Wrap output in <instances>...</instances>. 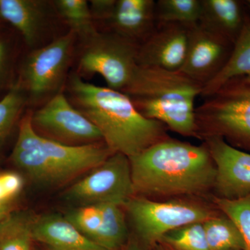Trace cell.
Returning a JSON list of instances; mask_svg holds the SVG:
<instances>
[{"instance_id":"obj_17","label":"cell","mask_w":250,"mask_h":250,"mask_svg":"<svg viewBox=\"0 0 250 250\" xmlns=\"http://www.w3.org/2000/svg\"><path fill=\"white\" fill-rule=\"evenodd\" d=\"M0 16L21 33L27 45L34 46L45 26V4L36 0H0Z\"/></svg>"},{"instance_id":"obj_5","label":"cell","mask_w":250,"mask_h":250,"mask_svg":"<svg viewBox=\"0 0 250 250\" xmlns=\"http://www.w3.org/2000/svg\"><path fill=\"white\" fill-rule=\"evenodd\" d=\"M205 98L195 108L199 139L220 137L250 153V85L234 79Z\"/></svg>"},{"instance_id":"obj_1","label":"cell","mask_w":250,"mask_h":250,"mask_svg":"<svg viewBox=\"0 0 250 250\" xmlns=\"http://www.w3.org/2000/svg\"><path fill=\"white\" fill-rule=\"evenodd\" d=\"M129 160L135 194L200 195L214 187L216 167L205 144L167 137Z\"/></svg>"},{"instance_id":"obj_33","label":"cell","mask_w":250,"mask_h":250,"mask_svg":"<svg viewBox=\"0 0 250 250\" xmlns=\"http://www.w3.org/2000/svg\"><path fill=\"white\" fill-rule=\"evenodd\" d=\"M156 248V250H172L170 249V248H167V246H166L165 245H156L155 246Z\"/></svg>"},{"instance_id":"obj_18","label":"cell","mask_w":250,"mask_h":250,"mask_svg":"<svg viewBox=\"0 0 250 250\" xmlns=\"http://www.w3.org/2000/svg\"><path fill=\"white\" fill-rule=\"evenodd\" d=\"M234 79H241L250 85V19L248 16L228 62L213 80L204 85L202 96H210Z\"/></svg>"},{"instance_id":"obj_23","label":"cell","mask_w":250,"mask_h":250,"mask_svg":"<svg viewBox=\"0 0 250 250\" xmlns=\"http://www.w3.org/2000/svg\"><path fill=\"white\" fill-rule=\"evenodd\" d=\"M54 6L61 17L70 26V30L83 41L98 31L93 23L90 6L85 0H57Z\"/></svg>"},{"instance_id":"obj_29","label":"cell","mask_w":250,"mask_h":250,"mask_svg":"<svg viewBox=\"0 0 250 250\" xmlns=\"http://www.w3.org/2000/svg\"><path fill=\"white\" fill-rule=\"evenodd\" d=\"M116 0H92L90 9L93 20L107 22L114 9Z\"/></svg>"},{"instance_id":"obj_30","label":"cell","mask_w":250,"mask_h":250,"mask_svg":"<svg viewBox=\"0 0 250 250\" xmlns=\"http://www.w3.org/2000/svg\"><path fill=\"white\" fill-rule=\"evenodd\" d=\"M8 46L6 42L0 39V80L2 78L5 71H6V65L8 61Z\"/></svg>"},{"instance_id":"obj_14","label":"cell","mask_w":250,"mask_h":250,"mask_svg":"<svg viewBox=\"0 0 250 250\" xmlns=\"http://www.w3.org/2000/svg\"><path fill=\"white\" fill-rule=\"evenodd\" d=\"M117 35L141 45L155 30L156 1L154 0H116L106 22Z\"/></svg>"},{"instance_id":"obj_26","label":"cell","mask_w":250,"mask_h":250,"mask_svg":"<svg viewBox=\"0 0 250 250\" xmlns=\"http://www.w3.org/2000/svg\"><path fill=\"white\" fill-rule=\"evenodd\" d=\"M219 210L236 224L245 243V250H250V194L235 200L213 197Z\"/></svg>"},{"instance_id":"obj_8","label":"cell","mask_w":250,"mask_h":250,"mask_svg":"<svg viewBox=\"0 0 250 250\" xmlns=\"http://www.w3.org/2000/svg\"><path fill=\"white\" fill-rule=\"evenodd\" d=\"M135 191L129 158L113 153L67 190L66 197L82 205L115 204L124 207Z\"/></svg>"},{"instance_id":"obj_2","label":"cell","mask_w":250,"mask_h":250,"mask_svg":"<svg viewBox=\"0 0 250 250\" xmlns=\"http://www.w3.org/2000/svg\"><path fill=\"white\" fill-rule=\"evenodd\" d=\"M68 92L70 103L95 125L112 152L133 157L168 137L165 125L143 116L123 92L91 84L77 74L69 79Z\"/></svg>"},{"instance_id":"obj_27","label":"cell","mask_w":250,"mask_h":250,"mask_svg":"<svg viewBox=\"0 0 250 250\" xmlns=\"http://www.w3.org/2000/svg\"><path fill=\"white\" fill-rule=\"evenodd\" d=\"M65 218L80 231L93 241L102 223L100 205H82L69 212Z\"/></svg>"},{"instance_id":"obj_4","label":"cell","mask_w":250,"mask_h":250,"mask_svg":"<svg viewBox=\"0 0 250 250\" xmlns=\"http://www.w3.org/2000/svg\"><path fill=\"white\" fill-rule=\"evenodd\" d=\"M106 144L67 146L38 134L31 113L21 121L11 161L37 184L58 186L87 173L113 154Z\"/></svg>"},{"instance_id":"obj_20","label":"cell","mask_w":250,"mask_h":250,"mask_svg":"<svg viewBox=\"0 0 250 250\" xmlns=\"http://www.w3.org/2000/svg\"><path fill=\"white\" fill-rule=\"evenodd\" d=\"M102 211V223L93 242L106 250H120L128 238V229L122 206L98 204Z\"/></svg>"},{"instance_id":"obj_25","label":"cell","mask_w":250,"mask_h":250,"mask_svg":"<svg viewBox=\"0 0 250 250\" xmlns=\"http://www.w3.org/2000/svg\"><path fill=\"white\" fill-rule=\"evenodd\" d=\"M160 243L172 250H210L203 223L189 224L166 233Z\"/></svg>"},{"instance_id":"obj_7","label":"cell","mask_w":250,"mask_h":250,"mask_svg":"<svg viewBox=\"0 0 250 250\" xmlns=\"http://www.w3.org/2000/svg\"><path fill=\"white\" fill-rule=\"evenodd\" d=\"M83 41L78 74L101 75L108 88L123 92L137 70L139 45L114 33L95 34Z\"/></svg>"},{"instance_id":"obj_6","label":"cell","mask_w":250,"mask_h":250,"mask_svg":"<svg viewBox=\"0 0 250 250\" xmlns=\"http://www.w3.org/2000/svg\"><path fill=\"white\" fill-rule=\"evenodd\" d=\"M124 207L136 234L148 246H156L166 233L174 229L204 223L218 214L205 204L190 200L158 202L134 196Z\"/></svg>"},{"instance_id":"obj_9","label":"cell","mask_w":250,"mask_h":250,"mask_svg":"<svg viewBox=\"0 0 250 250\" xmlns=\"http://www.w3.org/2000/svg\"><path fill=\"white\" fill-rule=\"evenodd\" d=\"M77 36L70 30L28 55L21 82L31 100L39 101L59 89L71 62Z\"/></svg>"},{"instance_id":"obj_10","label":"cell","mask_w":250,"mask_h":250,"mask_svg":"<svg viewBox=\"0 0 250 250\" xmlns=\"http://www.w3.org/2000/svg\"><path fill=\"white\" fill-rule=\"evenodd\" d=\"M38 134L67 146L98 144L104 141L98 128L64 95L58 93L31 113Z\"/></svg>"},{"instance_id":"obj_16","label":"cell","mask_w":250,"mask_h":250,"mask_svg":"<svg viewBox=\"0 0 250 250\" xmlns=\"http://www.w3.org/2000/svg\"><path fill=\"white\" fill-rule=\"evenodd\" d=\"M34 235L35 241L49 250H106L85 236L62 215L36 216Z\"/></svg>"},{"instance_id":"obj_11","label":"cell","mask_w":250,"mask_h":250,"mask_svg":"<svg viewBox=\"0 0 250 250\" xmlns=\"http://www.w3.org/2000/svg\"><path fill=\"white\" fill-rule=\"evenodd\" d=\"M233 45L196 24L190 28L187 55L179 71L204 87L225 66Z\"/></svg>"},{"instance_id":"obj_12","label":"cell","mask_w":250,"mask_h":250,"mask_svg":"<svg viewBox=\"0 0 250 250\" xmlns=\"http://www.w3.org/2000/svg\"><path fill=\"white\" fill-rule=\"evenodd\" d=\"M205 140L216 167L215 197L235 200L250 195V153L232 147L220 137Z\"/></svg>"},{"instance_id":"obj_24","label":"cell","mask_w":250,"mask_h":250,"mask_svg":"<svg viewBox=\"0 0 250 250\" xmlns=\"http://www.w3.org/2000/svg\"><path fill=\"white\" fill-rule=\"evenodd\" d=\"M27 101V92L21 81L0 100V146L9 136Z\"/></svg>"},{"instance_id":"obj_3","label":"cell","mask_w":250,"mask_h":250,"mask_svg":"<svg viewBox=\"0 0 250 250\" xmlns=\"http://www.w3.org/2000/svg\"><path fill=\"white\" fill-rule=\"evenodd\" d=\"M203 85L182 72L138 67L123 93L148 119L160 122L184 136L198 138L195 102Z\"/></svg>"},{"instance_id":"obj_32","label":"cell","mask_w":250,"mask_h":250,"mask_svg":"<svg viewBox=\"0 0 250 250\" xmlns=\"http://www.w3.org/2000/svg\"><path fill=\"white\" fill-rule=\"evenodd\" d=\"M245 6H246L247 14L250 19V0L244 1Z\"/></svg>"},{"instance_id":"obj_19","label":"cell","mask_w":250,"mask_h":250,"mask_svg":"<svg viewBox=\"0 0 250 250\" xmlns=\"http://www.w3.org/2000/svg\"><path fill=\"white\" fill-rule=\"evenodd\" d=\"M36 216L14 210L0 221V250H32Z\"/></svg>"},{"instance_id":"obj_21","label":"cell","mask_w":250,"mask_h":250,"mask_svg":"<svg viewBox=\"0 0 250 250\" xmlns=\"http://www.w3.org/2000/svg\"><path fill=\"white\" fill-rule=\"evenodd\" d=\"M203 224L210 250H245L244 241L236 224L222 212Z\"/></svg>"},{"instance_id":"obj_13","label":"cell","mask_w":250,"mask_h":250,"mask_svg":"<svg viewBox=\"0 0 250 250\" xmlns=\"http://www.w3.org/2000/svg\"><path fill=\"white\" fill-rule=\"evenodd\" d=\"M190 28L177 24L156 25L155 30L139 47L138 65L180 70L187 55Z\"/></svg>"},{"instance_id":"obj_22","label":"cell","mask_w":250,"mask_h":250,"mask_svg":"<svg viewBox=\"0 0 250 250\" xmlns=\"http://www.w3.org/2000/svg\"><path fill=\"white\" fill-rule=\"evenodd\" d=\"M201 0H159L156 2V25L177 24L192 27L198 24Z\"/></svg>"},{"instance_id":"obj_31","label":"cell","mask_w":250,"mask_h":250,"mask_svg":"<svg viewBox=\"0 0 250 250\" xmlns=\"http://www.w3.org/2000/svg\"><path fill=\"white\" fill-rule=\"evenodd\" d=\"M123 250H142L139 248L137 245L134 244V243H131L129 246H125L124 249Z\"/></svg>"},{"instance_id":"obj_15","label":"cell","mask_w":250,"mask_h":250,"mask_svg":"<svg viewBox=\"0 0 250 250\" xmlns=\"http://www.w3.org/2000/svg\"><path fill=\"white\" fill-rule=\"evenodd\" d=\"M247 16L244 1L201 0V12L197 24L234 44L244 27Z\"/></svg>"},{"instance_id":"obj_28","label":"cell","mask_w":250,"mask_h":250,"mask_svg":"<svg viewBox=\"0 0 250 250\" xmlns=\"http://www.w3.org/2000/svg\"><path fill=\"white\" fill-rule=\"evenodd\" d=\"M24 184V179L18 172H0V221L14 211Z\"/></svg>"}]
</instances>
